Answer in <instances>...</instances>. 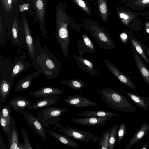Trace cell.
<instances>
[{
    "label": "cell",
    "mask_w": 149,
    "mask_h": 149,
    "mask_svg": "<svg viewBox=\"0 0 149 149\" xmlns=\"http://www.w3.org/2000/svg\"><path fill=\"white\" fill-rule=\"evenodd\" d=\"M35 70H40L47 79L57 78L61 70V62L45 45L41 46L39 37H36L35 53L31 60Z\"/></svg>",
    "instance_id": "1"
},
{
    "label": "cell",
    "mask_w": 149,
    "mask_h": 149,
    "mask_svg": "<svg viewBox=\"0 0 149 149\" xmlns=\"http://www.w3.org/2000/svg\"><path fill=\"white\" fill-rule=\"evenodd\" d=\"M67 4L60 3L56 11V33L55 37L58 41L62 53L66 58L69 54L68 48L70 37L68 26L70 25L73 29H75L79 34L80 27L74 19L69 16L65 10Z\"/></svg>",
    "instance_id": "2"
},
{
    "label": "cell",
    "mask_w": 149,
    "mask_h": 149,
    "mask_svg": "<svg viewBox=\"0 0 149 149\" xmlns=\"http://www.w3.org/2000/svg\"><path fill=\"white\" fill-rule=\"evenodd\" d=\"M100 99L109 108L121 113H133L136 112L137 107L119 92L110 88L97 91Z\"/></svg>",
    "instance_id": "3"
},
{
    "label": "cell",
    "mask_w": 149,
    "mask_h": 149,
    "mask_svg": "<svg viewBox=\"0 0 149 149\" xmlns=\"http://www.w3.org/2000/svg\"><path fill=\"white\" fill-rule=\"evenodd\" d=\"M82 21L83 26L93 37L101 49L112 50L115 48L112 39L104 28L89 18L82 20Z\"/></svg>",
    "instance_id": "4"
},
{
    "label": "cell",
    "mask_w": 149,
    "mask_h": 149,
    "mask_svg": "<svg viewBox=\"0 0 149 149\" xmlns=\"http://www.w3.org/2000/svg\"><path fill=\"white\" fill-rule=\"evenodd\" d=\"M118 17L122 23L130 30L140 31L143 24L138 19L143 12H136L125 7H117L116 8Z\"/></svg>",
    "instance_id": "5"
},
{
    "label": "cell",
    "mask_w": 149,
    "mask_h": 149,
    "mask_svg": "<svg viewBox=\"0 0 149 149\" xmlns=\"http://www.w3.org/2000/svg\"><path fill=\"white\" fill-rule=\"evenodd\" d=\"M53 129L57 132L64 135L75 140L88 142L90 141L96 142L98 137L93 133L75 129L63 125H55Z\"/></svg>",
    "instance_id": "6"
},
{
    "label": "cell",
    "mask_w": 149,
    "mask_h": 149,
    "mask_svg": "<svg viewBox=\"0 0 149 149\" xmlns=\"http://www.w3.org/2000/svg\"><path fill=\"white\" fill-rule=\"evenodd\" d=\"M69 111L65 108L47 107L39 112L37 118L44 127L49 128L50 125L58 124L60 117L63 113Z\"/></svg>",
    "instance_id": "7"
},
{
    "label": "cell",
    "mask_w": 149,
    "mask_h": 149,
    "mask_svg": "<svg viewBox=\"0 0 149 149\" xmlns=\"http://www.w3.org/2000/svg\"><path fill=\"white\" fill-rule=\"evenodd\" d=\"M18 51L17 54L14 59L12 69L9 76L13 80L20 74L30 68L32 65L24 52L21 54L19 50Z\"/></svg>",
    "instance_id": "8"
},
{
    "label": "cell",
    "mask_w": 149,
    "mask_h": 149,
    "mask_svg": "<svg viewBox=\"0 0 149 149\" xmlns=\"http://www.w3.org/2000/svg\"><path fill=\"white\" fill-rule=\"evenodd\" d=\"M105 67L120 81L131 88L136 91V86L130 78L123 73L116 66L106 59H104Z\"/></svg>",
    "instance_id": "9"
},
{
    "label": "cell",
    "mask_w": 149,
    "mask_h": 149,
    "mask_svg": "<svg viewBox=\"0 0 149 149\" xmlns=\"http://www.w3.org/2000/svg\"><path fill=\"white\" fill-rule=\"evenodd\" d=\"M24 116L29 126L44 140L46 141L45 129L38 118L27 111L24 113Z\"/></svg>",
    "instance_id": "10"
},
{
    "label": "cell",
    "mask_w": 149,
    "mask_h": 149,
    "mask_svg": "<svg viewBox=\"0 0 149 149\" xmlns=\"http://www.w3.org/2000/svg\"><path fill=\"white\" fill-rule=\"evenodd\" d=\"M81 52L80 53L79 56L72 55L77 67L92 76L100 77V73L99 70L94 68L92 62L83 58Z\"/></svg>",
    "instance_id": "11"
},
{
    "label": "cell",
    "mask_w": 149,
    "mask_h": 149,
    "mask_svg": "<svg viewBox=\"0 0 149 149\" xmlns=\"http://www.w3.org/2000/svg\"><path fill=\"white\" fill-rule=\"evenodd\" d=\"M10 39L13 45L19 48L22 47L24 44L26 43L25 32L20 30L16 19L12 24Z\"/></svg>",
    "instance_id": "12"
},
{
    "label": "cell",
    "mask_w": 149,
    "mask_h": 149,
    "mask_svg": "<svg viewBox=\"0 0 149 149\" xmlns=\"http://www.w3.org/2000/svg\"><path fill=\"white\" fill-rule=\"evenodd\" d=\"M26 40V45L29 56L31 60L34 56L35 41L32 36L27 20L24 13L22 15Z\"/></svg>",
    "instance_id": "13"
},
{
    "label": "cell",
    "mask_w": 149,
    "mask_h": 149,
    "mask_svg": "<svg viewBox=\"0 0 149 149\" xmlns=\"http://www.w3.org/2000/svg\"><path fill=\"white\" fill-rule=\"evenodd\" d=\"M64 102L69 105L75 107H84L98 105L88 98L80 95L68 96L64 99Z\"/></svg>",
    "instance_id": "14"
},
{
    "label": "cell",
    "mask_w": 149,
    "mask_h": 149,
    "mask_svg": "<svg viewBox=\"0 0 149 149\" xmlns=\"http://www.w3.org/2000/svg\"><path fill=\"white\" fill-rule=\"evenodd\" d=\"M111 116L104 117H86L78 118H71L72 122L83 125L97 127L103 126Z\"/></svg>",
    "instance_id": "15"
},
{
    "label": "cell",
    "mask_w": 149,
    "mask_h": 149,
    "mask_svg": "<svg viewBox=\"0 0 149 149\" xmlns=\"http://www.w3.org/2000/svg\"><path fill=\"white\" fill-rule=\"evenodd\" d=\"M34 6L36 10L40 25L42 36L47 39V32L43 24L45 15V4L44 0H33Z\"/></svg>",
    "instance_id": "16"
},
{
    "label": "cell",
    "mask_w": 149,
    "mask_h": 149,
    "mask_svg": "<svg viewBox=\"0 0 149 149\" xmlns=\"http://www.w3.org/2000/svg\"><path fill=\"white\" fill-rule=\"evenodd\" d=\"M14 84L13 80L9 77H0V106L10 94Z\"/></svg>",
    "instance_id": "17"
},
{
    "label": "cell",
    "mask_w": 149,
    "mask_h": 149,
    "mask_svg": "<svg viewBox=\"0 0 149 149\" xmlns=\"http://www.w3.org/2000/svg\"><path fill=\"white\" fill-rule=\"evenodd\" d=\"M33 102L22 95H17L11 99L8 104L16 112L22 114L24 109L31 106Z\"/></svg>",
    "instance_id": "18"
},
{
    "label": "cell",
    "mask_w": 149,
    "mask_h": 149,
    "mask_svg": "<svg viewBox=\"0 0 149 149\" xmlns=\"http://www.w3.org/2000/svg\"><path fill=\"white\" fill-rule=\"evenodd\" d=\"M131 48V52L139 74L143 80L149 85V70L141 59L135 49L132 45Z\"/></svg>",
    "instance_id": "19"
},
{
    "label": "cell",
    "mask_w": 149,
    "mask_h": 149,
    "mask_svg": "<svg viewBox=\"0 0 149 149\" xmlns=\"http://www.w3.org/2000/svg\"><path fill=\"white\" fill-rule=\"evenodd\" d=\"M41 73L42 72L40 70H38L24 76L17 83L15 87V91H19L29 89L33 80Z\"/></svg>",
    "instance_id": "20"
},
{
    "label": "cell",
    "mask_w": 149,
    "mask_h": 149,
    "mask_svg": "<svg viewBox=\"0 0 149 149\" xmlns=\"http://www.w3.org/2000/svg\"><path fill=\"white\" fill-rule=\"evenodd\" d=\"M61 98L59 95H54L44 97L36 101L33 103L31 106L28 108L31 110L49 107V106L56 105L58 99Z\"/></svg>",
    "instance_id": "21"
},
{
    "label": "cell",
    "mask_w": 149,
    "mask_h": 149,
    "mask_svg": "<svg viewBox=\"0 0 149 149\" xmlns=\"http://www.w3.org/2000/svg\"><path fill=\"white\" fill-rule=\"evenodd\" d=\"M63 91L56 88L48 86L43 87L38 90L31 92L30 95L34 97L40 98L54 95H61Z\"/></svg>",
    "instance_id": "22"
},
{
    "label": "cell",
    "mask_w": 149,
    "mask_h": 149,
    "mask_svg": "<svg viewBox=\"0 0 149 149\" xmlns=\"http://www.w3.org/2000/svg\"><path fill=\"white\" fill-rule=\"evenodd\" d=\"M121 91L127 95L129 98L136 105L146 110L149 107V97H142L133 93L125 92L123 89Z\"/></svg>",
    "instance_id": "23"
},
{
    "label": "cell",
    "mask_w": 149,
    "mask_h": 149,
    "mask_svg": "<svg viewBox=\"0 0 149 149\" xmlns=\"http://www.w3.org/2000/svg\"><path fill=\"white\" fill-rule=\"evenodd\" d=\"M10 136L7 149H17L19 142V134L14 119L11 117L10 125Z\"/></svg>",
    "instance_id": "24"
},
{
    "label": "cell",
    "mask_w": 149,
    "mask_h": 149,
    "mask_svg": "<svg viewBox=\"0 0 149 149\" xmlns=\"http://www.w3.org/2000/svg\"><path fill=\"white\" fill-rule=\"evenodd\" d=\"M149 130V124L146 122L141 126L140 129L136 131L128 144L126 146L125 149H129L133 145L141 140L148 133Z\"/></svg>",
    "instance_id": "25"
},
{
    "label": "cell",
    "mask_w": 149,
    "mask_h": 149,
    "mask_svg": "<svg viewBox=\"0 0 149 149\" xmlns=\"http://www.w3.org/2000/svg\"><path fill=\"white\" fill-rule=\"evenodd\" d=\"M45 131L46 133L53 136L64 144L75 148L79 147V145L77 142L71 139L68 136L52 130L45 129Z\"/></svg>",
    "instance_id": "26"
},
{
    "label": "cell",
    "mask_w": 149,
    "mask_h": 149,
    "mask_svg": "<svg viewBox=\"0 0 149 149\" xmlns=\"http://www.w3.org/2000/svg\"><path fill=\"white\" fill-rule=\"evenodd\" d=\"M13 61L9 58L0 56V77H9L12 70Z\"/></svg>",
    "instance_id": "27"
},
{
    "label": "cell",
    "mask_w": 149,
    "mask_h": 149,
    "mask_svg": "<svg viewBox=\"0 0 149 149\" xmlns=\"http://www.w3.org/2000/svg\"><path fill=\"white\" fill-rule=\"evenodd\" d=\"M78 115L79 116L96 117H113L118 116L116 113L104 110H86L79 113Z\"/></svg>",
    "instance_id": "28"
},
{
    "label": "cell",
    "mask_w": 149,
    "mask_h": 149,
    "mask_svg": "<svg viewBox=\"0 0 149 149\" xmlns=\"http://www.w3.org/2000/svg\"><path fill=\"white\" fill-rule=\"evenodd\" d=\"M129 38L131 45L135 49L138 55L147 64L149 65V61L143 51L141 43L132 34H129Z\"/></svg>",
    "instance_id": "29"
},
{
    "label": "cell",
    "mask_w": 149,
    "mask_h": 149,
    "mask_svg": "<svg viewBox=\"0 0 149 149\" xmlns=\"http://www.w3.org/2000/svg\"><path fill=\"white\" fill-rule=\"evenodd\" d=\"M125 5L133 10H144L149 7V0H131L127 2Z\"/></svg>",
    "instance_id": "30"
},
{
    "label": "cell",
    "mask_w": 149,
    "mask_h": 149,
    "mask_svg": "<svg viewBox=\"0 0 149 149\" xmlns=\"http://www.w3.org/2000/svg\"><path fill=\"white\" fill-rule=\"evenodd\" d=\"M98 10L102 20L106 23L108 21L109 9L106 0H97Z\"/></svg>",
    "instance_id": "31"
},
{
    "label": "cell",
    "mask_w": 149,
    "mask_h": 149,
    "mask_svg": "<svg viewBox=\"0 0 149 149\" xmlns=\"http://www.w3.org/2000/svg\"><path fill=\"white\" fill-rule=\"evenodd\" d=\"M61 83L76 91H81L85 86L84 81L78 79L60 81Z\"/></svg>",
    "instance_id": "32"
},
{
    "label": "cell",
    "mask_w": 149,
    "mask_h": 149,
    "mask_svg": "<svg viewBox=\"0 0 149 149\" xmlns=\"http://www.w3.org/2000/svg\"><path fill=\"white\" fill-rule=\"evenodd\" d=\"M118 127L117 124L114 125L110 129L109 149H114L118 137Z\"/></svg>",
    "instance_id": "33"
},
{
    "label": "cell",
    "mask_w": 149,
    "mask_h": 149,
    "mask_svg": "<svg viewBox=\"0 0 149 149\" xmlns=\"http://www.w3.org/2000/svg\"><path fill=\"white\" fill-rule=\"evenodd\" d=\"M110 131L107 130L104 132L99 140L98 145L100 149H109Z\"/></svg>",
    "instance_id": "34"
},
{
    "label": "cell",
    "mask_w": 149,
    "mask_h": 149,
    "mask_svg": "<svg viewBox=\"0 0 149 149\" xmlns=\"http://www.w3.org/2000/svg\"><path fill=\"white\" fill-rule=\"evenodd\" d=\"M75 3L84 13L89 15L92 16L91 8L87 0H73Z\"/></svg>",
    "instance_id": "35"
},
{
    "label": "cell",
    "mask_w": 149,
    "mask_h": 149,
    "mask_svg": "<svg viewBox=\"0 0 149 149\" xmlns=\"http://www.w3.org/2000/svg\"><path fill=\"white\" fill-rule=\"evenodd\" d=\"M0 127L4 133L7 136L8 139L9 141L10 136V123L0 113Z\"/></svg>",
    "instance_id": "36"
},
{
    "label": "cell",
    "mask_w": 149,
    "mask_h": 149,
    "mask_svg": "<svg viewBox=\"0 0 149 149\" xmlns=\"http://www.w3.org/2000/svg\"><path fill=\"white\" fill-rule=\"evenodd\" d=\"M81 37L83 40V44L86 48L87 52L91 53L95 52L94 46L88 36L85 33L81 34Z\"/></svg>",
    "instance_id": "37"
},
{
    "label": "cell",
    "mask_w": 149,
    "mask_h": 149,
    "mask_svg": "<svg viewBox=\"0 0 149 149\" xmlns=\"http://www.w3.org/2000/svg\"><path fill=\"white\" fill-rule=\"evenodd\" d=\"M127 131V127L125 122L121 123L118 127V142L120 143L124 139Z\"/></svg>",
    "instance_id": "38"
},
{
    "label": "cell",
    "mask_w": 149,
    "mask_h": 149,
    "mask_svg": "<svg viewBox=\"0 0 149 149\" xmlns=\"http://www.w3.org/2000/svg\"><path fill=\"white\" fill-rule=\"evenodd\" d=\"M12 111L9 105H4L0 111V113L2 116L6 119L10 123L11 118V113Z\"/></svg>",
    "instance_id": "39"
},
{
    "label": "cell",
    "mask_w": 149,
    "mask_h": 149,
    "mask_svg": "<svg viewBox=\"0 0 149 149\" xmlns=\"http://www.w3.org/2000/svg\"><path fill=\"white\" fill-rule=\"evenodd\" d=\"M21 131L26 149H33L29 141V136L23 127H21Z\"/></svg>",
    "instance_id": "40"
},
{
    "label": "cell",
    "mask_w": 149,
    "mask_h": 149,
    "mask_svg": "<svg viewBox=\"0 0 149 149\" xmlns=\"http://www.w3.org/2000/svg\"><path fill=\"white\" fill-rule=\"evenodd\" d=\"M121 40L124 43H126L128 39V37L125 32L122 33L120 35Z\"/></svg>",
    "instance_id": "41"
},
{
    "label": "cell",
    "mask_w": 149,
    "mask_h": 149,
    "mask_svg": "<svg viewBox=\"0 0 149 149\" xmlns=\"http://www.w3.org/2000/svg\"><path fill=\"white\" fill-rule=\"evenodd\" d=\"M29 6V4H24L19 5V11L20 12L27 10L28 9Z\"/></svg>",
    "instance_id": "42"
},
{
    "label": "cell",
    "mask_w": 149,
    "mask_h": 149,
    "mask_svg": "<svg viewBox=\"0 0 149 149\" xmlns=\"http://www.w3.org/2000/svg\"><path fill=\"white\" fill-rule=\"evenodd\" d=\"M0 149H7V147L5 143L3 141L1 134H0Z\"/></svg>",
    "instance_id": "43"
},
{
    "label": "cell",
    "mask_w": 149,
    "mask_h": 149,
    "mask_svg": "<svg viewBox=\"0 0 149 149\" xmlns=\"http://www.w3.org/2000/svg\"><path fill=\"white\" fill-rule=\"evenodd\" d=\"M13 0H8V8L7 12L9 13L13 8Z\"/></svg>",
    "instance_id": "44"
},
{
    "label": "cell",
    "mask_w": 149,
    "mask_h": 149,
    "mask_svg": "<svg viewBox=\"0 0 149 149\" xmlns=\"http://www.w3.org/2000/svg\"><path fill=\"white\" fill-rule=\"evenodd\" d=\"M3 5L5 12H7L8 8V0H1Z\"/></svg>",
    "instance_id": "45"
},
{
    "label": "cell",
    "mask_w": 149,
    "mask_h": 149,
    "mask_svg": "<svg viewBox=\"0 0 149 149\" xmlns=\"http://www.w3.org/2000/svg\"><path fill=\"white\" fill-rule=\"evenodd\" d=\"M141 44L143 51L145 52H146L147 54L149 56V48H148L147 46L145 45L144 43H141Z\"/></svg>",
    "instance_id": "46"
},
{
    "label": "cell",
    "mask_w": 149,
    "mask_h": 149,
    "mask_svg": "<svg viewBox=\"0 0 149 149\" xmlns=\"http://www.w3.org/2000/svg\"><path fill=\"white\" fill-rule=\"evenodd\" d=\"M17 149H26L24 143H22L19 142L18 144Z\"/></svg>",
    "instance_id": "47"
},
{
    "label": "cell",
    "mask_w": 149,
    "mask_h": 149,
    "mask_svg": "<svg viewBox=\"0 0 149 149\" xmlns=\"http://www.w3.org/2000/svg\"><path fill=\"white\" fill-rule=\"evenodd\" d=\"M145 30L146 32L149 33V21H147L145 23Z\"/></svg>",
    "instance_id": "48"
},
{
    "label": "cell",
    "mask_w": 149,
    "mask_h": 149,
    "mask_svg": "<svg viewBox=\"0 0 149 149\" xmlns=\"http://www.w3.org/2000/svg\"><path fill=\"white\" fill-rule=\"evenodd\" d=\"M149 141L146 142L145 143L140 149H147L149 144Z\"/></svg>",
    "instance_id": "49"
},
{
    "label": "cell",
    "mask_w": 149,
    "mask_h": 149,
    "mask_svg": "<svg viewBox=\"0 0 149 149\" xmlns=\"http://www.w3.org/2000/svg\"><path fill=\"white\" fill-rule=\"evenodd\" d=\"M142 17H147L149 16V10L145 12H143V13L141 16Z\"/></svg>",
    "instance_id": "50"
},
{
    "label": "cell",
    "mask_w": 149,
    "mask_h": 149,
    "mask_svg": "<svg viewBox=\"0 0 149 149\" xmlns=\"http://www.w3.org/2000/svg\"><path fill=\"white\" fill-rule=\"evenodd\" d=\"M131 0H119L120 2L121 3L127 2Z\"/></svg>",
    "instance_id": "51"
},
{
    "label": "cell",
    "mask_w": 149,
    "mask_h": 149,
    "mask_svg": "<svg viewBox=\"0 0 149 149\" xmlns=\"http://www.w3.org/2000/svg\"><path fill=\"white\" fill-rule=\"evenodd\" d=\"M36 147H37V148H38V149H41V148L37 144H36Z\"/></svg>",
    "instance_id": "52"
},
{
    "label": "cell",
    "mask_w": 149,
    "mask_h": 149,
    "mask_svg": "<svg viewBox=\"0 0 149 149\" xmlns=\"http://www.w3.org/2000/svg\"><path fill=\"white\" fill-rule=\"evenodd\" d=\"M18 0H13V2L16 3Z\"/></svg>",
    "instance_id": "53"
},
{
    "label": "cell",
    "mask_w": 149,
    "mask_h": 149,
    "mask_svg": "<svg viewBox=\"0 0 149 149\" xmlns=\"http://www.w3.org/2000/svg\"><path fill=\"white\" fill-rule=\"evenodd\" d=\"M147 18L149 20V17H147Z\"/></svg>",
    "instance_id": "54"
},
{
    "label": "cell",
    "mask_w": 149,
    "mask_h": 149,
    "mask_svg": "<svg viewBox=\"0 0 149 149\" xmlns=\"http://www.w3.org/2000/svg\"><path fill=\"white\" fill-rule=\"evenodd\" d=\"M88 0L92 1H93L94 0Z\"/></svg>",
    "instance_id": "55"
}]
</instances>
